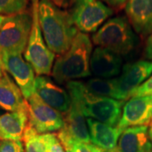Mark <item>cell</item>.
I'll return each instance as SVG.
<instances>
[{
  "label": "cell",
  "mask_w": 152,
  "mask_h": 152,
  "mask_svg": "<svg viewBox=\"0 0 152 152\" xmlns=\"http://www.w3.org/2000/svg\"><path fill=\"white\" fill-rule=\"evenodd\" d=\"M91 144L104 152H118V142L124 129L87 118Z\"/></svg>",
  "instance_id": "9a60e30c"
},
{
  "label": "cell",
  "mask_w": 152,
  "mask_h": 152,
  "mask_svg": "<svg viewBox=\"0 0 152 152\" xmlns=\"http://www.w3.org/2000/svg\"><path fill=\"white\" fill-rule=\"evenodd\" d=\"M151 152H152V151H151Z\"/></svg>",
  "instance_id": "d590c367"
},
{
  "label": "cell",
  "mask_w": 152,
  "mask_h": 152,
  "mask_svg": "<svg viewBox=\"0 0 152 152\" xmlns=\"http://www.w3.org/2000/svg\"><path fill=\"white\" fill-rule=\"evenodd\" d=\"M125 13L132 28L142 37L152 33V0H129Z\"/></svg>",
  "instance_id": "5bb4252c"
},
{
  "label": "cell",
  "mask_w": 152,
  "mask_h": 152,
  "mask_svg": "<svg viewBox=\"0 0 152 152\" xmlns=\"http://www.w3.org/2000/svg\"><path fill=\"white\" fill-rule=\"evenodd\" d=\"M38 16L44 41L53 53L63 54L70 48L78 30L70 14L51 0H40Z\"/></svg>",
  "instance_id": "6da1fadb"
},
{
  "label": "cell",
  "mask_w": 152,
  "mask_h": 152,
  "mask_svg": "<svg viewBox=\"0 0 152 152\" xmlns=\"http://www.w3.org/2000/svg\"><path fill=\"white\" fill-rule=\"evenodd\" d=\"M49 134H39L28 124L22 141L25 152H48Z\"/></svg>",
  "instance_id": "44dd1931"
},
{
  "label": "cell",
  "mask_w": 152,
  "mask_h": 152,
  "mask_svg": "<svg viewBox=\"0 0 152 152\" xmlns=\"http://www.w3.org/2000/svg\"><path fill=\"white\" fill-rule=\"evenodd\" d=\"M28 0H0V15L9 16L25 12Z\"/></svg>",
  "instance_id": "7402d4cb"
},
{
  "label": "cell",
  "mask_w": 152,
  "mask_h": 152,
  "mask_svg": "<svg viewBox=\"0 0 152 152\" xmlns=\"http://www.w3.org/2000/svg\"><path fill=\"white\" fill-rule=\"evenodd\" d=\"M35 92L45 103L59 112L63 116H65L69 113L71 107L69 94L55 84L48 77H36Z\"/></svg>",
  "instance_id": "4fadbf2b"
},
{
  "label": "cell",
  "mask_w": 152,
  "mask_h": 152,
  "mask_svg": "<svg viewBox=\"0 0 152 152\" xmlns=\"http://www.w3.org/2000/svg\"><path fill=\"white\" fill-rule=\"evenodd\" d=\"M32 27V14L22 12L6 16L0 28V54H22Z\"/></svg>",
  "instance_id": "5b68a950"
},
{
  "label": "cell",
  "mask_w": 152,
  "mask_h": 152,
  "mask_svg": "<svg viewBox=\"0 0 152 152\" xmlns=\"http://www.w3.org/2000/svg\"><path fill=\"white\" fill-rule=\"evenodd\" d=\"M48 152H65L56 134H49Z\"/></svg>",
  "instance_id": "484cf974"
},
{
  "label": "cell",
  "mask_w": 152,
  "mask_h": 152,
  "mask_svg": "<svg viewBox=\"0 0 152 152\" xmlns=\"http://www.w3.org/2000/svg\"><path fill=\"white\" fill-rule=\"evenodd\" d=\"M152 120V96H132L123 107L118 127L124 129L129 127L148 126Z\"/></svg>",
  "instance_id": "8fae6325"
},
{
  "label": "cell",
  "mask_w": 152,
  "mask_h": 152,
  "mask_svg": "<svg viewBox=\"0 0 152 152\" xmlns=\"http://www.w3.org/2000/svg\"><path fill=\"white\" fill-rule=\"evenodd\" d=\"M0 108L7 112H17L27 109L26 98L7 72L0 79Z\"/></svg>",
  "instance_id": "d6986e66"
},
{
  "label": "cell",
  "mask_w": 152,
  "mask_h": 152,
  "mask_svg": "<svg viewBox=\"0 0 152 152\" xmlns=\"http://www.w3.org/2000/svg\"><path fill=\"white\" fill-rule=\"evenodd\" d=\"M121 67L122 58L119 55L99 47L93 51L90 69L91 73L97 78L111 79L119 74Z\"/></svg>",
  "instance_id": "2e32d148"
},
{
  "label": "cell",
  "mask_w": 152,
  "mask_h": 152,
  "mask_svg": "<svg viewBox=\"0 0 152 152\" xmlns=\"http://www.w3.org/2000/svg\"><path fill=\"white\" fill-rule=\"evenodd\" d=\"M38 6L39 4H32V27L24 57L31 65L37 75H50L53 67L55 53L48 48L44 41L39 23Z\"/></svg>",
  "instance_id": "8992f818"
},
{
  "label": "cell",
  "mask_w": 152,
  "mask_h": 152,
  "mask_svg": "<svg viewBox=\"0 0 152 152\" xmlns=\"http://www.w3.org/2000/svg\"><path fill=\"white\" fill-rule=\"evenodd\" d=\"M148 131H149V135H150V138H151V140L152 142V120L151 122L150 123V124H149Z\"/></svg>",
  "instance_id": "4dcf8cb0"
},
{
  "label": "cell",
  "mask_w": 152,
  "mask_h": 152,
  "mask_svg": "<svg viewBox=\"0 0 152 152\" xmlns=\"http://www.w3.org/2000/svg\"><path fill=\"white\" fill-rule=\"evenodd\" d=\"M68 151H71L72 152H100V149L91 143H75Z\"/></svg>",
  "instance_id": "d4e9b609"
},
{
  "label": "cell",
  "mask_w": 152,
  "mask_h": 152,
  "mask_svg": "<svg viewBox=\"0 0 152 152\" xmlns=\"http://www.w3.org/2000/svg\"><path fill=\"white\" fill-rule=\"evenodd\" d=\"M145 57L148 60L152 61V33L147 39L145 47Z\"/></svg>",
  "instance_id": "83f0119b"
},
{
  "label": "cell",
  "mask_w": 152,
  "mask_h": 152,
  "mask_svg": "<svg viewBox=\"0 0 152 152\" xmlns=\"http://www.w3.org/2000/svg\"><path fill=\"white\" fill-rule=\"evenodd\" d=\"M66 87L72 103L81 110L86 118L118 126L126 101L96 96L90 92L80 81L68 82Z\"/></svg>",
  "instance_id": "7a4b0ae2"
},
{
  "label": "cell",
  "mask_w": 152,
  "mask_h": 152,
  "mask_svg": "<svg viewBox=\"0 0 152 152\" xmlns=\"http://www.w3.org/2000/svg\"><path fill=\"white\" fill-rule=\"evenodd\" d=\"M152 142L148 126H134L124 129L118 142V152H151Z\"/></svg>",
  "instance_id": "e0dca14e"
},
{
  "label": "cell",
  "mask_w": 152,
  "mask_h": 152,
  "mask_svg": "<svg viewBox=\"0 0 152 152\" xmlns=\"http://www.w3.org/2000/svg\"><path fill=\"white\" fill-rule=\"evenodd\" d=\"M27 125V109L2 114L0 116V140L22 141Z\"/></svg>",
  "instance_id": "ac0fdd59"
},
{
  "label": "cell",
  "mask_w": 152,
  "mask_h": 152,
  "mask_svg": "<svg viewBox=\"0 0 152 152\" xmlns=\"http://www.w3.org/2000/svg\"><path fill=\"white\" fill-rule=\"evenodd\" d=\"M64 117V126L57 132L56 135L65 151L75 143H91L86 117L81 110L72 102L69 113Z\"/></svg>",
  "instance_id": "9c48e42d"
},
{
  "label": "cell",
  "mask_w": 152,
  "mask_h": 152,
  "mask_svg": "<svg viewBox=\"0 0 152 152\" xmlns=\"http://www.w3.org/2000/svg\"><path fill=\"white\" fill-rule=\"evenodd\" d=\"M1 59L4 70L10 74L15 82L26 100L35 92V71L22 54L1 53Z\"/></svg>",
  "instance_id": "30bf717a"
},
{
  "label": "cell",
  "mask_w": 152,
  "mask_h": 152,
  "mask_svg": "<svg viewBox=\"0 0 152 152\" xmlns=\"http://www.w3.org/2000/svg\"><path fill=\"white\" fill-rule=\"evenodd\" d=\"M0 152H25L21 141L0 140Z\"/></svg>",
  "instance_id": "603a6c76"
},
{
  "label": "cell",
  "mask_w": 152,
  "mask_h": 152,
  "mask_svg": "<svg viewBox=\"0 0 152 152\" xmlns=\"http://www.w3.org/2000/svg\"><path fill=\"white\" fill-rule=\"evenodd\" d=\"M6 71L4 70V68L3 65V63H2V59H1V56H0V79L4 75Z\"/></svg>",
  "instance_id": "f546056e"
},
{
  "label": "cell",
  "mask_w": 152,
  "mask_h": 152,
  "mask_svg": "<svg viewBox=\"0 0 152 152\" xmlns=\"http://www.w3.org/2000/svg\"><path fill=\"white\" fill-rule=\"evenodd\" d=\"M91 54L92 42L87 34L78 31L69 50L59 55L54 63L53 78L58 83H68L90 76Z\"/></svg>",
  "instance_id": "3957f363"
},
{
  "label": "cell",
  "mask_w": 152,
  "mask_h": 152,
  "mask_svg": "<svg viewBox=\"0 0 152 152\" xmlns=\"http://www.w3.org/2000/svg\"><path fill=\"white\" fill-rule=\"evenodd\" d=\"M31 3H32V4H39L40 0H31Z\"/></svg>",
  "instance_id": "d6a6232c"
},
{
  "label": "cell",
  "mask_w": 152,
  "mask_h": 152,
  "mask_svg": "<svg viewBox=\"0 0 152 152\" xmlns=\"http://www.w3.org/2000/svg\"><path fill=\"white\" fill-rule=\"evenodd\" d=\"M152 96V75L136 90L133 95V96Z\"/></svg>",
  "instance_id": "cb8c5ba5"
},
{
  "label": "cell",
  "mask_w": 152,
  "mask_h": 152,
  "mask_svg": "<svg viewBox=\"0 0 152 152\" xmlns=\"http://www.w3.org/2000/svg\"><path fill=\"white\" fill-rule=\"evenodd\" d=\"M28 124L39 134L58 132L64 126V117L46 104L36 92L26 100Z\"/></svg>",
  "instance_id": "ba28073f"
},
{
  "label": "cell",
  "mask_w": 152,
  "mask_h": 152,
  "mask_svg": "<svg viewBox=\"0 0 152 152\" xmlns=\"http://www.w3.org/2000/svg\"><path fill=\"white\" fill-rule=\"evenodd\" d=\"M66 152H72V151H67Z\"/></svg>",
  "instance_id": "836d02e7"
},
{
  "label": "cell",
  "mask_w": 152,
  "mask_h": 152,
  "mask_svg": "<svg viewBox=\"0 0 152 152\" xmlns=\"http://www.w3.org/2000/svg\"><path fill=\"white\" fill-rule=\"evenodd\" d=\"M5 17L4 15H0V28L2 26V24H3V22L4 20V19H5Z\"/></svg>",
  "instance_id": "1f68e13d"
},
{
  "label": "cell",
  "mask_w": 152,
  "mask_h": 152,
  "mask_svg": "<svg viewBox=\"0 0 152 152\" xmlns=\"http://www.w3.org/2000/svg\"><path fill=\"white\" fill-rule=\"evenodd\" d=\"M92 42L120 56L134 50L137 37L129 20L125 17L117 16L108 20L93 34Z\"/></svg>",
  "instance_id": "277c9868"
},
{
  "label": "cell",
  "mask_w": 152,
  "mask_h": 152,
  "mask_svg": "<svg viewBox=\"0 0 152 152\" xmlns=\"http://www.w3.org/2000/svg\"><path fill=\"white\" fill-rule=\"evenodd\" d=\"M100 152H104V151H101V150H100Z\"/></svg>",
  "instance_id": "e575fe53"
},
{
  "label": "cell",
  "mask_w": 152,
  "mask_h": 152,
  "mask_svg": "<svg viewBox=\"0 0 152 152\" xmlns=\"http://www.w3.org/2000/svg\"><path fill=\"white\" fill-rule=\"evenodd\" d=\"M113 13L100 0H73L69 14L77 30L86 34L96 32Z\"/></svg>",
  "instance_id": "52a82bcc"
},
{
  "label": "cell",
  "mask_w": 152,
  "mask_h": 152,
  "mask_svg": "<svg viewBox=\"0 0 152 152\" xmlns=\"http://www.w3.org/2000/svg\"><path fill=\"white\" fill-rule=\"evenodd\" d=\"M51 1L59 8L64 7L66 5V0H51Z\"/></svg>",
  "instance_id": "f1b7e54d"
},
{
  "label": "cell",
  "mask_w": 152,
  "mask_h": 152,
  "mask_svg": "<svg viewBox=\"0 0 152 152\" xmlns=\"http://www.w3.org/2000/svg\"><path fill=\"white\" fill-rule=\"evenodd\" d=\"M104 3H106L107 5L112 9L120 10L123 7H124L129 0H102Z\"/></svg>",
  "instance_id": "4316f807"
},
{
  "label": "cell",
  "mask_w": 152,
  "mask_h": 152,
  "mask_svg": "<svg viewBox=\"0 0 152 152\" xmlns=\"http://www.w3.org/2000/svg\"><path fill=\"white\" fill-rule=\"evenodd\" d=\"M151 75V60H138L126 64L122 69L120 76L117 78L125 100L132 97L136 90Z\"/></svg>",
  "instance_id": "7c38bea8"
},
{
  "label": "cell",
  "mask_w": 152,
  "mask_h": 152,
  "mask_svg": "<svg viewBox=\"0 0 152 152\" xmlns=\"http://www.w3.org/2000/svg\"><path fill=\"white\" fill-rule=\"evenodd\" d=\"M84 84L87 90L96 96L112 98L118 101H126L123 93L120 91L117 78L115 79L93 78Z\"/></svg>",
  "instance_id": "ffe728a7"
}]
</instances>
